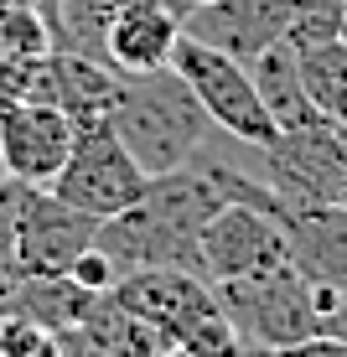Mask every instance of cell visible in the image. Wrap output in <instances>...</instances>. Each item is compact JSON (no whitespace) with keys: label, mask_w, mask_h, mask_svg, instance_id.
<instances>
[{"label":"cell","mask_w":347,"mask_h":357,"mask_svg":"<svg viewBox=\"0 0 347 357\" xmlns=\"http://www.w3.org/2000/svg\"><path fill=\"white\" fill-rule=\"evenodd\" d=\"M109 125H115V135L125 140V151L135 155V166L145 176H166V171L187 166L202 151V140L213 135L207 109L197 104V93L171 63L119 78V93L109 104Z\"/></svg>","instance_id":"1"},{"label":"cell","mask_w":347,"mask_h":357,"mask_svg":"<svg viewBox=\"0 0 347 357\" xmlns=\"http://www.w3.org/2000/svg\"><path fill=\"white\" fill-rule=\"evenodd\" d=\"M249 78H254L259 98H265L270 119L280 125V135L321 125V114L311 109V98H306V89H301V73H295V47L285 42V36L275 47H265V52L249 63Z\"/></svg>","instance_id":"13"},{"label":"cell","mask_w":347,"mask_h":357,"mask_svg":"<svg viewBox=\"0 0 347 357\" xmlns=\"http://www.w3.org/2000/svg\"><path fill=\"white\" fill-rule=\"evenodd\" d=\"M239 357H280V352H275V347H254V342H244Z\"/></svg>","instance_id":"20"},{"label":"cell","mask_w":347,"mask_h":357,"mask_svg":"<svg viewBox=\"0 0 347 357\" xmlns=\"http://www.w3.org/2000/svg\"><path fill=\"white\" fill-rule=\"evenodd\" d=\"M290 233V264L316 285L347 290V207L342 202H311L285 213Z\"/></svg>","instance_id":"12"},{"label":"cell","mask_w":347,"mask_h":357,"mask_svg":"<svg viewBox=\"0 0 347 357\" xmlns=\"http://www.w3.org/2000/svg\"><path fill=\"white\" fill-rule=\"evenodd\" d=\"M145 181L151 176L135 166V155L115 135L109 114H98V119H83V125L73 130V151H68L63 171L52 176L47 192L63 197L68 207H78L94 223H109V218H119L135 197L145 192Z\"/></svg>","instance_id":"2"},{"label":"cell","mask_w":347,"mask_h":357,"mask_svg":"<svg viewBox=\"0 0 347 357\" xmlns=\"http://www.w3.org/2000/svg\"><path fill=\"white\" fill-rule=\"evenodd\" d=\"M52 52V31L47 16L36 6L27 10H0V57H16V63H36V57Z\"/></svg>","instance_id":"15"},{"label":"cell","mask_w":347,"mask_h":357,"mask_svg":"<svg viewBox=\"0 0 347 357\" xmlns=\"http://www.w3.org/2000/svg\"><path fill=\"white\" fill-rule=\"evenodd\" d=\"M73 119L52 104L36 98H10L0 104V161L6 176L21 187H52V176L63 171L73 151Z\"/></svg>","instance_id":"8"},{"label":"cell","mask_w":347,"mask_h":357,"mask_svg":"<svg viewBox=\"0 0 347 357\" xmlns=\"http://www.w3.org/2000/svg\"><path fill=\"white\" fill-rule=\"evenodd\" d=\"M115 93H119V73L104 68V63H94V57H78V52H47V57H36L31 78H27V98L63 109L73 125L109 114Z\"/></svg>","instance_id":"11"},{"label":"cell","mask_w":347,"mask_h":357,"mask_svg":"<svg viewBox=\"0 0 347 357\" xmlns=\"http://www.w3.org/2000/svg\"><path fill=\"white\" fill-rule=\"evenodd\" d=\"M290 207H259V202H223L197 233V269L207 285L244 280L259 269L290 264V233H285Z\"/></svg>","instance_id":"5"},{"label":"cell","mask_w":347,"mask_h":357,"mask_svg":"<svg viewBox=\"0 0 347 357\" xmlns=\"http://www.w3.org/2000/svg\"><path fill=\"white\" fill-rule=\"evenodd\" d=\"M295 73H301V89L316 114L332 125H347V36L295 52Z\"/></svg>","instance_id":"14"},{"label":"cell","mask_w":347,"mask_h":357,"mask_svg":"<svg viewBox=\"0 0 347 357\" xmlns=\"http://www.w3.org/2000/svg\"><path fill=\"white\" fill-rule=\"evenodd\" d=\"M280 357H347V337H306L295 347H280Z\"/></svg>","instance_id":"19"},{"label":"cell","mask_w":347,"mask_h":357,"mask_svg":"<svg viewBox=\"0 0 347 357\" xmlns=\"http://www.w3.org/2000/svg\"><path fill=\"white\" fill-rule=\"evenodd\" d=\"M0 357H63V342L27 316H0Z\"/></svg>","instance_id":"16"},{"label":"cell","mask_w":347,"mask_h":357,"mask_svg":"<svg viewBox=\"0 0 347 357\" xmlns=\"http://www.w3.org/2000/svg\"><path fill=\"white\" fill-rule=\"evenodd\" d=\"M98 223L68 207L47 187H21L16 181V264L21 275H68L73 259L94 243Z\"/></svg>","instance_id":"6"},{"label":"cell","mask_w":347,"mask_h":357,"mask_svg":"<svg viewBox=\"0 0 347 357\" xmlns=\"http://www.w3.org/2000/svg\"><path fill=\"white\" fill-rule=\"evenodd\" d=\"M109 301H115L125 316L145 321L166 347H177V342L187 337V326L197 321V316L218 311L213 285H207L202 275H192V269H171V264L119 275V285L109 290Z\"/></svg>","instance_id":"7"},{"label":"cell","mask_w":347,"mask_h":357,"mask_svg":"<svg viewBox=\"0 0 347 357\" xmlns=\"http://www.w3.org/2000/svg\"><path fill=\"white\" fill-rule=\"evenodd\" d=\"M223 316L239 326L244 342L254 347H295L306 337H321L316 331V301H311V280L295 264L280 269H259V275L244 280H223L213 285Z\"/></svg>","instance_id":"3"},{"label":"cell","mask_w":347,"mask_h":357,"mask_svg":"<svg viewBox=\"0 0 347 357\" xmlns=\"http://www.w3.org/2000/svg\"><path fill=\"white\" fill-rule=\"evenodd\" d=\"M171 68L187 78V89L197 93V104L207 109L218 135L239 145H275L280 140V125L270 119L265 98H259L249 68L239 57L218 52L207 42H192V36H177V52H171Z\"/></svg>","instance_id":"4"},{"label":"cell","mask_w":347,"mask_h":357,"mask_svg":"<svg viewBox=\"0 0 347 357\" xmlns=\"http://www.w3.org/2000/svg\"><path fill=\"white\" fill-rule=\"evenodd\" d=\"M177 6H202V0H177Z\"/></svg>","instance_id":"23"},{"label":"cell","mask_w":347,"mask_h":357,"mask_svg":"<svg viewBox=\"0 0 347 357\" xmlns=\"http://www.w3.org/2000/svg\"><path fill=\"white\" fill-rule=\"evenodd\" d=\"M295 21V0H202L182 10V36L239 57L244 68L275 47Z\"/></svg>","instance_id":"9"},{"label":"cell","mask_w":347,"mask_h":357,"mask_svg":"<svg viewBox=\"0 0 347 357\" xmlns=\"http://www.w3.org/2000/svg\"><path fill=\"white\" fill-rule=\"evenodd\" d=\"M166 357H192V352H182V347H171V352H166Z\"/></svg>","instance_id":"22"},{"label":"cell","mask_w":347,"mask_h":357,"mask_svg":"<svg viewBox=\"0 0 347 357\" xmlns=\"http://www.w3.org/2000/svg\"><path fill=\"white\" fill-rule=\"evenodd\" d=\"M0 264H16V181H0Z\"/></svg>","instance_id":"18"},{"label":"cell","mask_w":347,"mask_h":357,"mask_svg":"<svg viewBox=\"0 0 347 357\" xmlns=\"http://www.w3.org/2000/svg\"><path fill=\"white\" fill-rule=\"evenodd\" d=\"M68 280H73V285H83V290H94V295H109V290L119 285V264L109 259V254L98 249V243H89V249H83L78 259H73Z\"/></svg>","instance_id":"17"},{"label":"cell","mask_w":347,"mask_h":357,"mask_svg":"<svg viewBox=\"0 0 347 357\" xmlns=\"http://www.w3.org/2000/svg\"><path fill=\"white\" fill-rule=\"evenodd\" d=\"M27 6H42V0H0V10H27Z\"/></svg>","instance_id":"21"},{"label":"cell","mask_w":347,"mask_h":357,"mask_svg":"<svg viewBox=\"0 0 347 357\" xmlns=\"http://www.w3.org/2000/svg\"><path fill=\"white\" fill-rule=\"evenodd\" d=\"M0 181H6V161H0Z\"/></svg>","instance_id":"24"},{"label":"cell","mask_w":347,"mask_h":357,"mask_svg":"<svg viewBox=\"0 0 347 357\" xmlns=\"http://www.w3.org/2000/svg\"><path fill=\"white\" fill-rule=\"evenodd\" d=\"M182 10L177 0H115L104 21V63L130 78V73L166 68L182 36Z\"/></svg>","instance_id":"10"}]
</instances>
